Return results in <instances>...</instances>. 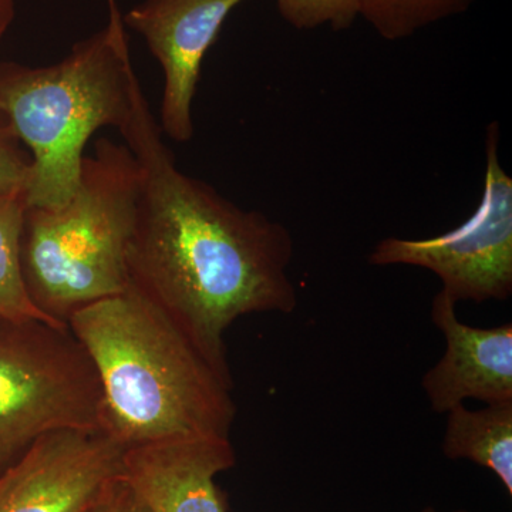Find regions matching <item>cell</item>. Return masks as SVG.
Segmentation results:
<instances>
[{
    "mask_svg": "<svg viewBox=\"0 0 512 512\" xmlns=\"http://www.w3.org/2000/svg\"><path fill=\"white\" fill-rule=\"evenodd\" d=\"M16 16V0H0V40L6 35Z\"/></svg>",
    "mask_w": 512,
    "mask_h": 512,
    "instance_id": "17",
    "label": "cell"
},
{
    "mask_svg": "<svg viewBox=\"0 0 512 512\" xmlns=\"http://www.w3.org/2000/svg\"><path fill=\"white\" fill-rule=\"evenodd\" d=\"M83 512H150L123 477L111 481Z\"/></svg>",
    "mask_w": 512,
    "mask_h": 512,
    "instance_id": "16",
    "label": "cell"
},
{
    "mask_svg": "<svg viewBox=\"0 0 512 512\" xmlns=\"http://www.w3.org/2000/svg\"><path fill=\"white\" fill-rule=\"evenodd\" d=\"M276 6L285 22L298 30L329 25L342 32L359 18V0H276Z\"/></svg>",
    "mask_w": 512,
    "mask_h": 512,
    "instance_id": "14",
    "label": "cell"
},
{
    "mask_svg": "<svg viewBox=\"0 0 512 512\" xmlns=\"http://www.w3.org/2000/svg\"><path fill=\"white\" fill-rule=\"evenodd\" d=\"M117 0L109 22L50 66L0 62V106L29 151L26 207L57 208L79 187L84 148L120 127L140 86Z\"/></svg>",
    "mask_w": 512,
    "mask_h": 512,
    "instance_id": "3",
    "label": "cell"
},
{
    "mask_svg": "<svg viewBox=\"0 0 512 512\" xmlns=\"http://www.w3.org/2000/svg\"><path fill=\"white\" fill-rule=\"evenodd\" d=\"M26 210L25 190L0 195V318L40 320L67 328L50 319L30 299L20 264V235Z\"/></svg>",
    "mask_w": 512,
    "mask_h": 512,
    "instance_id": "12",
    "label": "cell"
},
{
    "mask_svg": "<svg viewBox=\"0 0 512 512\" xmlns=\"http://www.w3.org/2000/svg\"><path fill=\"white\" fill-rule=\"evenodd\" d=\"M421 512H439V511H437L436 508H433V507H426V508H423V510H421ZM453 512H470V511L457 510V511H453Z\"/></svg>",
    "mask_w": 512,
    "mask_h": 512,
    "instance_id": "18",
    "label": "cell"
},
{
    "mask_svg": "<svg viewBox=\"0 0 512 512\" xmlns=\"http://www.w3.org/2000/svg\"><path fill=\"white\" fill-rule=\"evenodd\" d=\"M444 292L434 296L431 319L446 338V352L423 377L433 412L444 414L467 399L512 402V323L473 328L460 322Z\"/></svg>",
    "mask_w": 512,
    "mask_h": 512,
    "instance_id": "10",
    "label": "cell"
},
{
    "mask_svg": "<svg viewBox=\"0 0 512 512\" xmlns=\"http://www.w3.org/2000/svg\"><path fill=\"white\" fill-rule=\"evenodd\" d=\"M67 328L96 370L101 429L124 447L231 439L234 384L130 286L73 313Z\"/></svg>",
    "mask_w": 512,
    "mask_h": 512,
    "instance_id": "2",
    "label": "cell"
},
{
    "mask_svg": "<svg viewBox=\"0 0 512 512\" xmlns=\"http://www.w3.org/2000/svg\"><path fill=\"white\" fill-rule=\"evenodd\" d=\"M444 456L487 468L512 495V402L468 410L458 404L447 412Z\"/></svg>",
    "mask_w": 512,
    "mask_h": 512,
    "instance_id": "11",
    "label": "cell"
},
{
    "mask_svg": "<svg viewBox=\"0 0 512 512\" xmlns=\"http://www.w3.org/2000/svg\"><path fill=\"white\" fill-rule=\"evenodd\" d=\"M101 429V390L69 328L0 318V473L39 437Z\"/></svg>",
    "mask_w": 512,
    "mask_h": 512,
    "instance_id": "5",
    "label": "cell"
},
{
    "mask_svg": "<svg viewBox=\"0 0 512 512\" xmlns=\"http://www.w3.org/2000/svg\"><path fill=\"white\" fill-rule=\"evenodd\" d=\"M30 165L29 151L16 134L8 114L0 106V195L26 190Z\"/></svg>",
    "mask_w": 512,
    "mask_h": 512,
    "instance_id": "15",
    "label": "cell"
},
{
    "mask_svg": "<svg viewBox=\"0 0 512 512\" xmlns=\"http://www.w3.org/2000/svg\"><path fill=\"white\" fill-rule=\"evenodd\" d=\"M244 0H143L123 15L124 25L144 37L164 73L161 133L178 143L194 136L192 103L202 60L222 26Z\"/></svg>",
    "mask_w": 512,
    "mask_h": 512,
    "instance_id": "8",
    "label": "cell"
},
{
    "mask_svg": "<svg viewBox=\"0 0 512 512\" xmlns=\"http://www.w3.org/2000/svg\"><path fill=\"white\" fill-rule=\"evenodd\" d=\"M126 450L103 429L49 431L0 473V512H83L121 476Z\"/></svg>",
    "mask_w": 512,
    "mask_h": 512,
    "instance_id": "7",
    "label": "cell"
},
{
    "mask_svg": "<svg viewBox=\"0 0 512 512\" xmlns=\"http://www.w3.org/2000/svg\"><path fill=\"white\" fill-rule=\"evenodd\" d=\"M143 171L126 144L99 138L79 187L57 208L26 207L20 264L30 299L67 326L73 313L126 291V252Z\"/></svg>",
    "mask_w": 512,
    "mask_h": 512,
    "instance_id": "4",
    "label": "cell"
},
{
    "mask_svg": "<svg viewBox=\"0 0 512 512\" xmlns=\"http://www.w3.org/2000/svg\"><path fill=\"white\" fill-rule=\"evenodd\" d=\"M498 153L500 124L493 121L485 131L484 187L474 214L437 237L384 238L369 264L427 269L454 303L507 301L512 293V178Z\"/></svg>",
    "mask_w": 512,
    "mask_h": 512,
    "instance_id": "6",
    "label": "cell"
},
{
    "mask_svg": "<svg viewBox=\"0 0 512 512\" xmlns=\"http://www.w3.org/2000/svg\"><path fill=\"white\" fill-rule=\"evenodd\" d=\"M476 0H359V16L389 42L407 39L419 30L463 15Z\"/></svg>",
    "mask_w": 512,
    "mask_h": 512,
    "instance_id": "13",
    "label": "cell"
},
{
    "mask_svg": "<svg viewBox=\"0 0 512 512\" xmlns=\"http://www.w3.org/2000/svg\"><path fill=\"white\" fill-rule=\"evenodd\" d=\"M235 463L231 439L161 441L127 448L121 477L150 512H227L215 478Z\"/></svg>",
    "mask_w": 512,
    "mask_h": 512,
    "instance_id": "9",
    "label": "cell"
},
{
    "mask_svg": "<svg viewBox=\"0 0 512 512\" xmlns=\"http://www.w3.org/2000/svg\"><path fill=\"white\" fill-rule=\"evenodd\" d=\"M117 130L143 171L126 252L128 286L234 384L225 346L232 323L252 313L288 315L298 305L289 278L291 231L183 173L141 84Z\"/></svg>",
    "mask_w": 512,
    "mask_h": 512,
    "instance_id": "1",
    "label": "cell"
}]
</instances>
